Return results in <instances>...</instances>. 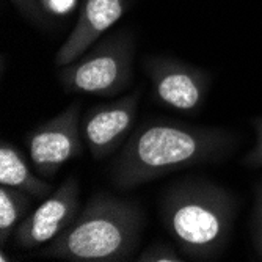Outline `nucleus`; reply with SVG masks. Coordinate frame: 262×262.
Masks as SVG:
<instances>
[{
	"instance_id": "11",
	"label": "nucleus",
	"mask_w": 262,
	"mask_h": 262,
	"mask_svg": "<svg viewBox=\"0 0 262 262\" xmlns=\"http://www.w3.org/2000/svg\"><path fill=\"white\" fill-rule=\"evenodd\" d=\"M30 195L22 190L0 185V244L5 247L10 235L16 232L30 204Z\"/></svg>"
},
{
	"instance_id": "9",
	"label": "nucleus",
	"mask_w": 262,
	"mask_h": 262,
	"mask_svg": "<svg viewBox=\"0 0 262 262\" xmlns=\"http://www.w3.org/2000/svg\"><path fill=\"white\" fill-rule=\"evenodd\" d=\"M127 0H85L74 29L55 54L58 68L80 58L127 11Z\"/></svg>"
},
{
	"instance_id": "8",
	"label": "nucleus",
	"mask_w": 262,
	"mask_h": 262,
	"mask_svg": "<svg viewBox=\"0 0 262 262\" xmlns=\"http://www.w3.org/2000/svg\"><path fill=\"white\" fill-rule=\"evenodd\" d=\"M80 188L74 176H69L61 185L24 219L16 232L14 242L19 248L32 250L49 244L71 226L79 213Z\"/></svg>"
},
{
	"instance_id": "6",
	"label": "nucleus",
	"mask_w": 262,
	"mask_h": 262,
	"mask_svg": "<svg viewBox=\"0 0 262 262\" xmlns=\"http://www.w3.org/2000/svg\"><path fill=\"white\" fill-rule=\"evenodd\" d=\"M140 90L108 104L90 108L80 120V134L94 160L113 154L130 137L137 120Z\"/></svg>"
},
{
	"instance_id": "12",
	"label": "nucleus",
	"mask_w": 262,
	"mask_h": 262,
	"mask_svg": "<svg viewBox=\"0 0 262 262\" xmlns=\"http://www.w3.org/2000/svg\"><path fill=\"white\" fill-rule=\"evenodd\" d=\"M138 262H184V256H181L171 245L166 244H152L146 250H143L137 259Z\"/></svg>"
},
{
	"instance_id": "1",
	"label": "nucleus",
	"mask_w": 262,
	"mask_h": 262,
	"mask_svg": "<svg viewBox=\"0 0 262 262\" xmlns=\"http://www.w3.org/2000/svg\"><path fill=\"white\" fill-rule=\"evenodd\" d=\"M234 135L215 127L173 121L141 124L130 134L112 166V182L132 190L188 166L225 159L234 148Z\"/></svg>"
},
{
	"instance_id": "17",
	"label": "nucleus",
	"mask_w": 262,
	"mask_h": 262,
	"mask_svg": "<svg viewBox=\"0 0 262 262\" xmlns=\"http://www.w3.org/2000/svg\"><path fill=\"white\" fill-rule=\"evenodd\" d=\"M0 260H2V262H8L10 259H8V256L5 254V248L2 247V250H0Z\"/></svg>"
},
{
	"instance_id": "15",
	"label": "nucleus",
	"mask_w": 262,
	"mask_h": 262,
	"mask_svg": "<svg viewBox=\"0 0 262 262\" xmlns=\"http://www.w3.org/2000/svg\"><path fill=\"white\" fill-rule=\"evenodd\" d=\"M254 126V145L253 149L247 154L245 157V163L250 166H262V116L256 118L253 121Z\"/></svg>"
},
{
	"instance_id": "2",
	"label": "nucleus",
	"mask_w": 262,
	"mask_h": 262,
	"mask_svg": "<svg viewBox=\"0 0 262 262\" xmlns=\"http://www.w3.org/2000/svg\"><path fill=\"white\" fill-rule=\"evenodd\" d=\"M143 223L138 204L101 192L86 201L71 226L39 254L69 262L127 260L140 241Z\"/></svg>"
},
{
	"instance_id": "10",
	"label": "nucleus",
	"mask_w": 262,
	"mask_h": 262,
	"mask_svg": "<svg viewBox=\"0 0 262 262\" xmlns=\"http://www.w3.org/2000/svg\"><path fill=\"white\" fill-rule=\"evenodd\" d=\"M0 185L22 190L36 200H44L52 193V185L33 174L30 166L11 143H0Z\"/></svg>"
},
{
	"instance_id": "16",
	"label": "nucleus",
	"mask_w": 262,
	"mask_h": 262,
	"mask_svg": "<svg viewBox=\"0 0 262 262\" xmlns=\"http://www.w3.org/2000/svg\"><path fill=\"white\" fill-rule=\"evenodd\" d=\"M39 2L47 14L54 16H64L73 11L77 5V0H39Z\"/></svg>"
},
{
	"instance_id": "3",
	"label": "nucleus",
	"mask_w": 262,
	"mask_h": 262,
	"mask_svg": "<svg viewBox=\"0 0 262 262\" xmlns=\"http://www.w3.org/2000/svg\"><path fill=\"white\" fill-rule=\"evenodd\" d=\"M163 226L181 253L195 260L217 257L231 235L235 201L226 188L203 179L176 182L160 203Z\"/></svg>"
},
{
	"instance_id": "7",
	"label": "nucleus",
	"mask_w": 262,
	"mask_h": 262,
	"mask_svg": "<svg viewBox=\"0 0 262 262\" xmlns=\"http://www.w3.org/2000/svg\"><path fill=\"white\" fill-rule=\"evenodd\" d=\"M145 69L160 102L187 113L200 110L210 83L204 69L166 57L146 58Z\"/></svg>"
},
{
	"instance_id": "4",
	"label": "nucleus",
	"mask_w": 262,
	"mask_h": 262,
	"mask_svg": "<svg viewBox=\"0 0 262 262\" xmlns=\"http://www.w3.org/2000/svg\"><path fill=\"white\" fill-rule=\"evenodd\" d=\"M134 36L118 32L86 51L80 58L61 66L58 80L69 93L116 96L132 80Z\"/></svg>"
},
{
	"instance_id": "13",
	"label": "nucleus",
	"mask_w": 262,
	"mask_h": 262,
	"mask_svg": "<svg viewBox=\"0 0 262 262\" xmlns=\"http://www.w3.org/2000/svg\"><path fill=\"white\" fill-rule=\"evenodd\" d=\"M253 244L257 256L262 260V181L257 182L254 190L253 206Z\"/></svg>"
},
{
	"instance_id": "14",
	"label": "nucleus",
	"mask_w": 262,
	"mask_h": 262,
	"mask_svg": "<svg viewBox=\"0 0 262 262\" xmlns=\"http://www.w3.org/2000/svg\"><path fill=\"white\" fill-rule=\"evenodd\" d=\"M11 2L29 20L36 24H42L46 20V11L39 0H11Z\"/></svg>"
},
{
	"instance_id": "5",
	"label": "nucleus",
	"mask_w": 262,
	"mask_h": 262,
	"mask_svg": "<svg viewBox=\"0 0 262 262\" xmlns=\"http://www.w3.org/2000/svg\"><path fill=\"white\" fill-rule=\"evenodd\" d=\"M80 104L69 105L27 135L29 157L42 178H54L61 166L83 152Z\"/></svg>"
}]
</instances>
